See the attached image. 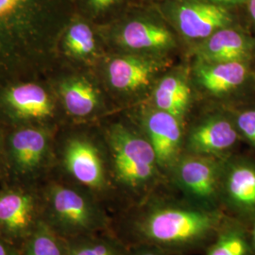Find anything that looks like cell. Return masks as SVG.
Segmentation results:
<instances>
[{"instance_id":"3","label":"cell","mask_w":255,"mask_h":255,"mask_svg":"<svg viewBox=\"0 0 255 255\" xmlns=\"http://www.w3.org/2000/svg\"><path fill=\"white\" fill-rule=\"evenodd\" d=\"M106 142L112 179L123 208L144 200L167 182L154 149L140 128L116 124L108 129Z\"/></svg>"},{"instance_id":"18","label":"cell","mask_w":255,"mask_h":255,"mask_svg":"<svg viewBox=\"0 0 255 255\" xmlns=\"http://www.w3.org/2000/svg\"><path fill=\"white\" fill-rule=\"evenodd\" d=\"M204 255H255L248 225L227 216Z\"/></svg>"},{"instance_id":"19","label":"cell","mask_w":255,"mask_h":255,"mask_svg":"<svg viewBox=\"0 0 255 255\" xmlns=\"http://www.w3.org/2000/svg\"><path fill=\"white\" fill-rule=\"evenodd\" d=\"M47 149V137L38 128H22L10 138V151L16 166L29 171L41 164Z\"/></svg>"},{"instance_id":"16","label":"cell","mask_w":255,"mask_h":255,"mask_svg":"<svg viewBox=\"0 0 255 255\" xmlns=\"http://www.w3.org/2000/svg\"><path fill=\"white\" fill-rule=\"evenodd\" d=\"M35 203L22 191L0 194V229L10 237L26 236L33 230Z\"/></svg>"},{"instance_id":"21","label":"cell","mask_w":255,"mask_h":255,"mask_svg":"<svg viewBox=\"0 0 255 255\" xmlns=\"http://www.w3.org/2000/svg\"><path fill=\"white\" fill-rule=\"evenodd\" d=\"M62 41L67 53L76 59L89 60L97 53V38L92 22L77 12L65 28Z\"/></svg>"},{"instance_id":"11","label":"cell","mask_w":255,"mask_h":255,"mask_svg":"<svg viewBox=\"0 0 255 255\" xmlns=\"http://www.w3.org/2000/svg\"><path fill=\"white\" fill-rule=\"evenodd\" d=\"M66 170L82 187L94 194L99 200L108 194L115 185L108 172L101 148L86 137H74L64 148Z\"/></svg>"},{"instance_id":"1","label":"cell","mask_w":255,"mask_h":255,"mask_svg":"<svg viewBox=\"0 0 255 255\" xmlns=\"http://www.w3.org/2000/svg\"><path fill=\"white\" fill-rule=\"evenodd\" d=\"M76 12L74 0H0V84L50 71Z\"/></svg>"},{"instance_id":"5","label":"cell","mask_w":255,"mask_h":255,"mask_svg":"<svg viewBox=\"0 0 255 255\" xmlns=\"http://www.w3.org/2000/svg\"><path fill=\"white\" fill-rule=\"evenodd\" d=\"M57 229L68 238L109 231L111 222L101 201L84 188L54 185L48 193Z\"/></svg>"},{"instance_id":"23","label":"cell","mask_w":255,"mask_h":255,"mask_svg":"<svg viewBox=\"0 0 255 255\" xmlns=\"http://www.w3.org/2000/svg\"><path fill=\"white\" fill-rule=\"evenodd\" d=\"M129 2L130 0H74L77 13L91 22L107 24L129 8Z\"/></svg>"},{"instance_id":"27","label":"cell","mask_w":255,"mask_h":255,"mask_svg":"<svg viewBox=\"0 0 255 255\" xmlns=\"http://www.w3.org/2000/svg\"><path fill=\"white\" fill-rule=\"evenodd\" d=\"M208 1L220 5V6L226 7L229 9H233L235 7L246 5L247 2H248V0H208Z\"/></svg>"},{"instance_id":"30","label":"cell","mask_w":255,"mask_h":255,"mask_svg":"<svg viewBox=\"0 0 255 255\" xmlns=\"http://www.w3.org/2000/svg\"><path fill=\"white\" fill-rule=\"evenodd\" d=\"M0 255H14V254L9 247L0 241Z\"/></svg>"},{"instance_id":"25","label":"cell","mask_w":255,"mask_h":255,"mask_svg":"<svg viewBox=\"0 0 255 255\" xmlns=\"http://www.w3.org/2000/svg\"><path fill=\"white\" fill-rule=\"evenodd\" d=\"M242 142H245L255 154V105L230 111Z\"/></svg>"},{"instance_id":"15","label":"cell","mask_w":255,"mask_h":255,"mask_svg":"<svg viewBox=\"0 0 255 255\" xmlns=\"http://www.w3.org/2000/svg\"><path fill=\"white\" fill-rule=\"evenodd\" d=\"M190 79L184 69L166 71L151 91L152 107L166 112L184 123L193 102Z\"/></svg>"},{"instance_id":"4","label":"cell","mask_w":255,"mask_h":255,"mask_svg":"<svg viewBox=\"0 0 255 255\" xmlns=\"http://www.w3.org/2000/svg\"><path fill=\"white\" fill-rule=\"evenodd\" d=\"M111 34L127 53L167 58L178 46V33L156 5L128 8L108 24Z\"/></svg>"},{"instance_id":"9","label":"cell","mask_w":255,"mask_h":255,"mask_svg":"<svg viewBox=\"0 0 255 255\" xmlns=\"http://www.w3.org/2000/svg\"><path fill=\"white\" fill-rule=\"evenodd\" d=\"M169 66L167 58L125 52L111 58L105 72L107 82L115 91L139 97L152 91Z\"/></svg>"},{"instance_id":"20","label":"cell","mask_w":255,"mask_h":255,"mask_svg":"<svg viewBox=\"0 0 255 255\" xmlns=\"http://www.w3.org/2000/svg\"><path fill=\"white\" fill-rule=\"evenodd\" d=\"M61 96L66 111L76 118H86L98 110L101 96L84 78H72L61 85Z\"/></svg>"},{"instance_id":"10","label":"cell","mask_w":255,"mask_h":255,"mask_svg":"<svg viewBox=\"0 0 255 255\" xmlns=\"http://www.w3.org/2000/svg\"><path fill=\"white\" fill-rule=\"evenodd\" d=\"M240 142L231 113H216L185 128L183 152L225 159L237 153Z\"/></svg>"},{"instance_id":"26","label":"cell","mask_w":255,"mask_h":255,"mask_svg":"<svg viewBox=\"0 0 255 255\" xmlns=\"http://www.w3.org/2000/svg\"><path fill=\"white\" fill-rule=\"evenodd\" d=\"M129 249L130 255H182L150 245H135L129 247Z\"/></svg>"},{"instance_id":"29","label":"cell","mask_w":255,"mask_h":255,"mask_svg":"<svg viewBox=\"0 0 255 255\" xmlns=\"http://www.w3.org/2000/svg\"><path fill=\"white\" fill-rule=\"evenodd\" d=\"M246 5L250 14V18L255 27V0H248Z\"/></svg>"},{"instance_id":"13","label":"cell","mask_w":255,"mask_h":255,"mask_svg":"<svg viewBox=\"0 0 255 255\" xmlns=\"http://www.w3.org/2000/svg\"><path fill=\"white\" fill-rule=\"evenodd\" d=\"M251 64L241 62L212 63L197 60L192 80L197 88L215 98H229L244 91L255 80Z\"/></svg>"},{"instance_id":"8","label":"cell","mask_w":255,"mask_h":255,"mask_svg":"<svg viewBox=\"0 0 255 255\" xmlns=\"http://www.w3.org/2000/svg\"><path fill=\"white\" fill-rule=\"evenodd\" d=\"M219 202L232 218L249 224L255 218V154L234 153L223 159Z\"/></svg>"},{"instance_id":"12","label":"cell","mask_w":255,"mask_h":255,"mask_svg":"<svg viewBox=\"0 0 255 255\" xmlns=\"http://www.w3.org/2000/svg\"><path fill=\"white\" fill-rule=\"evenodd\" d=\"M138 127L153 147L159 166L166 179L183 153L184 123L166 112L151 107L142 114Z\"/></svg>"},{"instance_id":"17","label":"cell","mask_w":255,"mask_h":255,"mask_svg":"<svg viewBox=\"0 0 255 255\" xmlns=\"http://www.w3.org/2000/svg\"><path fill=\"white\" fill-rule=\"evenodd\" d=\"M6 101L10 109L22 119H46L53 112L48 94L42 86L33 82L12 85L6 94Z\"/></svg>"},{"instance_id":"31","label":"cell","mask_w":255,"mask_h":255,"mask_svg":"<svg viewBox=\"0 0 255 255\" xmlns=\"http://www.w3.org/2000/svg\"><path fill=\"white\" fill-rule=\"evenodd\" d=\"M144 1H153L155 3H157V2H159V1H161V0H144Z\"/></svg>"},{"instance_id":"14","label":"cell","mask_w":255,"mask_h":255,"mask_svg":"<svg viewBox=\"0 0 255 255\" xmlns=\"http://www.w3.org/2000/svg\"><path fill=\"white\" fill-rule=\"evenodd\" d=\"M196 59L203 62H241L255 59V38L235 26L217 30L194 46Z\"/></svg>"},{"instance_id":"22","label":"cell","mask_w":255,"mask_h":255,"mask_svg":"<svg viewBox=\"0 0 255 255\" xmlns=\"http://www.w3.org/2000/svg\"><path fill=\"white\" fill-rule=\"evenodd\" d=\"M66 244L69 255H130L129 247L118 236L110 234L68 238Z\"/></svg>"},{"instance_id":"28","label":"cell","mask_w":255,"mask_h":255,"mask_svg":"<svg viewBox=\"0 0 255 255\" xmlns=\"http://www.w3.org/2000/svg\"><path fill=\"white\" fill-rule=\"evenodd\" d=\"M247 225H248L249 232H250L251 241H252V245H253V249H254V253H255V218Z\"/></svg>"},{"instance_id":"7","label":"cell","mask_w":255,"mask_h":255,"mask_svg":"<svg viewBox=\"0 0 255 255\" xmlns=\"http://www.w3.org/2000/svg\"><path fill=\"white\" fill-rule=\"evenodd\" d=\"M155 5L179 36L196 44L219 29L236 25L232 9L208 0H161Z\"/></svg>"},{"instance_id":"2","label":"cell","mask_w":255,"mask_h":255,"mask_svg":"<svg viewBox=\"0 0 255 255\" xmlns=\"http://www.w3.org/2000/svg\"><path fill=\"white\" fill-rule=\"evenodd\" d=\"M227 215L184 199L166 182L122 209L118 237L128 247L150 245L182 255L204 253Z\"/></svg>"},{"instance_id":"6","label":"cell","mask_w":255,"mask_h":255,"mask_svg":"<svg viewBox=\"0 0 255 255\" xmlns=\"http://www.w3.org/2000/svg\"><path fill=\"white\" fill-rule=\"evenodd\" d=\"M223 159L183 152L169 171L166 182L192 203L221 210L219 186ZM222 211V210H221Z\"/></svg>"},{"instance_id":"24","label":"cell","mask_w":255,"mask_h":255,"mask_svg":"<svg viewBox=\"0 0 255 255\" xmlns=\"http://www.w3.org/2000/svg\"><path fill=\"white\" fill-rule=\"evenodd\" d=\"M26 255H69L66 241H62L44 223L32 230L26 246Z\"/></svg>"}]
</instances>
